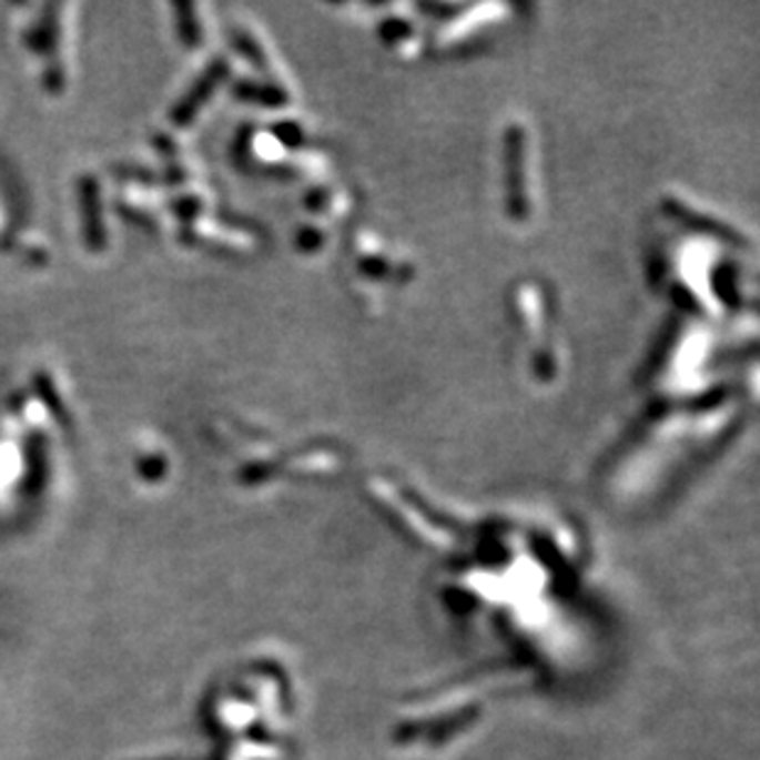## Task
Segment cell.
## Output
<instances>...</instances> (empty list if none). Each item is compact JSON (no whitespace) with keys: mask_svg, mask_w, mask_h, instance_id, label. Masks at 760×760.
Returning a JSON list of instances; mask_svg holds the SVG:
<instances>
[{"mask_svg":"<svg viewBox=\"0 0 760 760\" xmlns=\"http://www.w3.org/2000/svg\"><path fill=\"white\" fill-rule=\"evenodd\" d=\"M79 204H82V224L89 249H104L107 246V230L104 220H101V195L99 183L94 178H84L79 183Z\"/></svg>","mask_w":760,"mask_h":760,"instance_id":"obj_1","label":"cell"},{"mask_svg":"<svg viewBox=\"0 0 760 760\" xmlns=\"http://www.w3.org/2000/svg\"><path fill=\"white\" fill-rule=\"evenodd\" d=\"M48 446H44V440L40 436L30 438L28 444V490H36V487L42 485L44 480V468H48Z\"/></svg>","mask_w":760,"mask_h":760,"instance_id":"obj_2","label":"cell"},{"mask_svg":"<svg viewBox=\"0 0 760 760\" xmlns=\"http://www.w3.org/2000/svg\"><path fill=\"white\" fill-rule=\"evenodd\" d=\"M141 475L145 480H158L163 475V460L151 458V460L141 463Z\"/></svg>","mask_w":760,"mask_h":760,"instance_id":"obj_4","label":"cell"},{"mask_svg":"<svg viewBox=\"0 0 760 760\" xmlns=\"http://www.w3.org/2000/svg\"><path fill=\"white\" fill-rule=\"evenodd\" d=\"M36 384H38V389H40V399L52 408V414H54L57 418H60L62 424H67V422H64V406H62V402H60V396H57L54 384H52L48 377H44L42 372L36 377Z\"/></svg>","mask_w":760,"mask_h":760,"instance_id":"obj_3","label":"cell"}]
</instances>
